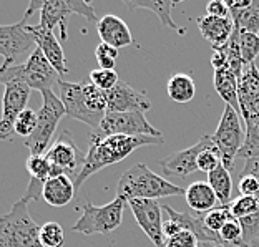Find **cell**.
I'll use <instances>...</instances> for the list:
<instances>
[{
	"label": "cell",
	"instance_id": "1",
	"mask_svg": "<svg viewBox=\"0 0 259 247\" xmlns=\"http://www.w3.org/2000/svg\"><path fill=\"white\" fill-rule=\"evenodd\" d=\"M164 138L153 136H108L98 141H90V150L85 155L83 166L73 181L75 189L80 187L92 174L125 160L135 150L148 144H163Z\"/></svg>",
	"mask_w": 259,
	"mask_h": 247
},
{
	"label": "cell",
	"instance_id": "2",
	"mask_svg": "<svg viewBox=\"0 0 259 247\" xmlns=\"http://www.w3.org/2000/svg\"><path fill=\"white\" fill-rule=\"evenodd\" d=\"M185 196V189L181 186L169 183L166 178L153 173L143 163L133 164L121 174L116 186V196L132 201V199H158L171 197V196Z\"/></svg>",
	"mask_w": 259,
	"mask_h": 247
},
{
	"label": "cell",
	"instance_id": "3",
	"mask_svg": "<svg viewBox=\"0 0 259 247\" xmlns=\"http://www.w3.org/2000/svg\"><path fill=\"white\" fill-rule=\"evenodd\" d=\"M57 76L58 73L44 57L40 48H35L25 63L12 65L4 62L0 67V83H22L27 85L30 90H38L40 93L52 90L55 81L60 80Z\"/></svg>",
	"mask_w": 259,
	"mask_h": 247
},
{
	"label": "cell",
	"instance_id": "4",
	"mask_svg": "<svg viewBox=\"0 0 259 247\" xmlns=\"http://www.w3.org/2000/svg\"><path fill=\"white\" fill-rule=\"evenodd\" d=\"M40 226L28 213L27 201H17L0 217V247H42L38 242Z\"/></svg>",
	"mask_w": 259,
	"mask_h": 247
},
{
	"label": "cell",
	"instance_id": "5",
	"mask_svg": "<svg viewBox=\"0 0 259 247\" xmlns=\"http://www.w3.org/2000/svg\"><path fill=\"white\" fill-rule=\"evenodd\" d=\"M42 107L37 111V126L23 144L27 146L32 156H40L47 153L50 146V139L55 134V129L65 115V107L60 96H57L52 90L42 91Z\"/></svg>",
	"mask_w": 259,
	"mask_h": 247
},
{
	"label": "cell",
	"instance_id": "6",
	"mask_svg": "<svg viewBox=\"0 0 259 247\" xmlns=\"http://www.w3.org/2000/svg\"><path fill=\"white\" fill-rule=\"evenodd\" d=\"M125 203V199L118 196L105 206L85 203L81 208V216L72 226V231L85 234V236H93V234L108 236L121 226Z\"/></svg>",
	"mask_w": 259,
	"mask_h": 247
},
{
	"label": "cell",
	"instance_id": "7",
	"mask_svg": "<svg viewBox=\"0 0 259 247\" xmlns=\"http://www.w3.org/2000/svg\"><path fill=\"white\" fill-rule=\"evenodd\" d=\"M244 129L241 125V116L234 108L225 107L218 128L213 134V143L221 156V163L229 173L234 169V160L238 158L244 144Z\"/></svg>",
	"mask_w": 259,
	"mask_h": 247
},
{
	"label": "cell",
	"instance_id": "8",
	"mask_svg": "<svg viewBox=\"0 0 259 247\" xmlns=\"http://www.w3.org/2000/svg\"><path fill=\"white\" fill-rule=\"evenodd\" d=\"M108 136H153L163 138V133L145 118V113H107L97 129L90 134V141Z\"/></svg>",
	"mask_w": 259,
	"mask_h": 247
},
{
	"label": "cell",
	"instance_id": "9",
	"mask_svg": "<svg viewBox=\"0 0 259 247\" xmlns=\"http://www.w3.org/2000/svg\"><path fill=\"white\" fill-rule=\"evenodd\" d=\"M70 14L81 15L88 22L98 23L95 7L87 0H42L40 25L50 32L60 28V37L67 38V20Z\"/></svg>",
	"mask_w": 259,
	"mask_h": 247
},
{
	"label": "cell",
	"instance_id": "10",
	"mask_svg": "<svg viewBox=\"0 0 259 247\" xmlns=\"http://www.w3.org/2000/svg\"><path fill=\"white\" fill-rule=\"evenodd\" d=\"M45 156L52 164V178H55V176H68L73 181L85 161V155L76 146L75 139L68 131H63L57 138L55 143L47 150Z\"/></svg>",
	"mask_w": 259,
	"mask_h": 247
},
{
	"label": "cell",
	"instance_id": "11",
	"mask_svg": "<svg viewBox=\"0 0 259 247\" xmlns=\"http://www.w3.org/2000/svg\"><path fill=\"white\" fill-rule=\"evenodd\" d=\"M58 86H60V100L65 107V115L76 121L85 123L92 129H97L105 115H98L90 108L85 96L83 83H72V81H65L60 78Z\"/></svg>",
	"mask_w": 259,
	"mask_h": 247
},
{
	"label": "cell",
	"instance_id": "12",
	"mask_svg": "<svg viewBox=\"0 0 259 247\" xmlns=\"http://www.w3.org/2000/svg\"><path fill=\"white\" fill-rule=\"evenodd\" d=\"M30 100V88L22 83H7L2 98V118H0V139L9 141L15 134V120L27 108Z\"/></svg>",
	"mask_w": 259,
	"mask_h": 247
},
{
	"label": "cell",
	"instance_id": "13",
	"mask_svg": "<svg viewBox=\"0 0 259 247\" xmlns=\"http://www.w3.org/2000/svg\"><path fill=\"white\" fill-rule=\"evenodd\" d=\"M214 146L213 134H203L196 144L186 150L176 151L173 155L160 160V166L164 174L176 176V178H188L198 171V156L206 148Z\"/></svg>",
	"mask_w": 259,
	"mask_h": 247
},
{
	"label": "cell",
	"instance_id": "14",
	"mask_svg": "<svg viewBox=\"0 0 259 247\" xmlns=\"http://www.w3.org/2000/svg\"><path fill=\"white\" fill-rule=\"evenodd\" d=\"M128 206L141 231L148 236V239L156 247H163V206H160V203L155 201V199H132V201H128Z\"/></svg>",
	"mask_w": 259,
	"mask_h": 247
},
{
	"label": "cell",
	"instance_id": "15",
	"mask_svg": "<svg viewBox=\"0 0 259 247\" xmlns=\"http://www.w3.org/2000/svg\"><path fill=\"white\" fill-rule=\"evenodd\" d=\"M35 38L28 32L27 22L20 20L14 25H0V55L7 63L15 65V60L28 50H35Z\"/></svg>",
	"mask_w": 259,
	"mask_h": 247
},
{
	"label": "cell",
	"instance_id": "16",
	"mask_svg": "<svg viewBox=\"0 0 259 247\" xmlns=\"http://www.w3.org/2000/svg\"><path fill=\"white\" fill-rule=\"evenodd\" d=\"M151 110L150 98L143 91L135 90L126 81L120 80L108 91L107 113H146Z\"/></svg>",
	"mask_w": 259,
	"mask_h": 247
},
{
	"label": "cell",
	"instance_id": "17",
	"mask_svg": "<svg viewBox=\"0 0 259 247\" xmlns=\"http://www.w3.org/2000/svg\"><path fill=\"white\" fill-rule=\"evenodd\" d=\"M239 113L244 121L254 120L259 116V68L256 63L244 67L243 75L238 81Z\"/></svg>",
	"mask_w": 259,
	"mask_h": 247
},
{
	"label": "cell",
	"instance_id": "18",
	"mask_svg": "<svg viewBox=\"0 0 259 247\" xmlns=\"http://www.w3.org/2000/svg\"><path fill=\"white\" fill-rule=\"evenodd\" d=\"M28 32L35 38L37 48H40L44 57L55 68V72L60 76H63L68 72V65L63 54V48L60 45V40L55 37V32L45 30L42 25H28Z\"/></svg>",
	"mask_w": 259,
	"mask_h": 247
},
{
	"label": "cell",
	"instance_id": "19",
	"mask_svg": "<svg viewBox=\"0 0 259 247\" xmlns=\"http://www.w3.org/2000/svg\"><path fill=\"white\" fill-rule=\"evenodd\" d=\"M163 211L168 214L171 221H175L183 231H190L198 237L199 242H213V244H223L220 239V234L211 232L204 226V214L198 213H180L175 211L171 206H163ZM225 245V244H223Z\"/></svg>",
	"mask_w": 259,
	"mask_h": 247
},
{
	"label": "cell",
	"instance_id": "20",
	"mask_svg": "<svg viewBox=\"0 0 259 247\" xmlns=\"http://www.w3.org/2000/svg\"><path fill=\"white\" fill-rule=\"evenodd\" d=\"M97 32L102 38V43H107L113 48L120 50L123 46H130L133 43L132 32L126 25L125 20L113 14L105 15L97 23Z\"/></svg>",
	"mask_w": 259,
	"mask_h": 247
},
{
	"label": "cell",
	"instance_id": "21",
	"mask_svg": "<svg viewBox=\"0 0 259 247\" xmlns=\"http://www.w3.org/2000/svg\"><path fill=\"white\" fill-rule=\"evenodd\" d=\"M198 28L201 32L203 37L208 40L213 46V50L225 46L229 38L234 33V22L233 19H221V17H213V15H203L198 19Z\"/></svg>",
	"mask_w": 259,
	"mask_h": 247
},
{
	"label": "cell",
	"instance_id": "22",
	"mask_svg": "<svg viewBox=\"0 0 259 247\" xmlns=\"http://www.w3.org/2000/svg\"><path fill=\"white\" fill-rule=\"evenodd\" d=\"M185 199L193 213L198 214L208 213V211L214 209L220 204L213 187L209 186L208 181H194V183H191L185 189Z\"/></svg>",
	"mask_w": 259,
	"mask_h": 247
},
{
	"label": "cell",
	"instance_id": "23",
	"mask_svg": "<svg viewBox=\"0 0 259 247\" xmlns=\"http://www.w3.org/2000/svg\"><path fill=\"white\" fill-rule=\"evenodd\" d=\"M75 184L73 179L68 176H55L45 181L42 199L54 208H63L73 199Z\"/></svg>",
	"mask_w": 259,
	"mask_h": 247
},
{
	"label": "cell",
	"instance_id": "24",
	"mask_svg": "<svg viewBox=\"0 0 259 247\" xmlns=\"http://www.w3.org/2000/svg\"><path fill=\"white\" fill-rule=\"evenodd\" d=\"M125 5L132 10L146 9V10L155 12L163 27H166L169 30H175L178 33H185L183 28H180L175 23V20L171 19V9L176 5V2H173V0H135V2H132V0H125Z\"/></svg>",
	"mask_w": 259,
	"mask_h": 247
},
{
	"label": "cell",
	"instance_id": "25",
	"mask_svg": "<svg viewBox=\"0 0 259 247\" xmlns=\"http://www.w3.org/2000/svg\"><path fill=\"white\" fill-rule=\"evenodd\" d=\"M238 78L229 68L214 70V88L216 93L226 102L228 107L234 108L239 113V100H238ZM241 115V113H239Z\"/></svg>",
	"mask_w": 259,
	"mask_h": 247
},
{
	"label": "cell",
	"instance_id": "26",
	"mask_svg": "<svg viewBox=\"0 0 259 247\" xmlns=\"http://www.w3.org/2000/svg\"><path fill=\"white\" fill-rule=\"evenodd\" d=\"M166 93L175 103L185 105V103H190L194 98V95H196V85H194V80L191 78V75L175 73L171 78L168 80Z\"/></svg>",
	"mask_w": 259,
	"mask_h": 247
},
{
	"label": "cell",
	"instance_id": "27",
	"mask_svg": "<svg viewBox=\"0 0 259 247\" xmlns=\"http://www.w3.org/2000/svg\"><path fill=\"white\" fill-rule=\"evenodd\" d=\"M208 183L213 187V191L218 197L220 206H229L231 204V194H233V179L231 173L223 166L216 168L213 173L208 174Z\"/></svg>",
	"mask_w": 259,
	"mask_h": 247
},
{
	"label": "cell",
	"instance_id": "28",
	"mask_svg": "<svg viewBox=\"0 0 259 247\" xmlns=\"http://www.w3.org/2000/svg\"><path fill=\"white\" fill-rule=\"evenodd\" d=\"M234 28L239 32L259 33V0H252L251 5L243 12L231 14Z\"/></svg>",
	"mask_w": 259,
	"mask_h": 247
},
{
	"label": "cell",
	"instance_id": "29",
	"mask_svg": "<svg viewBox=\"0 0 259 247\" xmlns=\"http://www.w3.org/2000/svg\"><path fill=\"white\" fill-rule=\"evenodd\" d=\"M238 156L246 161L251 160V158H259V116L254 120L246 121L244 144Z\"/></svg>",
	"mask_w": 259,
	"mask_h": 247
},
{
	"label": "cell",
	"instance_id": "30",
	"mask_svg": "<svg viewBox=\"0 0 259 247\" xmlns=\"http://www.w3.org/2000/svg\"><path fill=\"white\" fill-rule=\"evenodd\" d=\"M38 242L42 247H62L65 244V231L58 222H45L40 226Z\"/></svg>",
	"mask_w": 259,
	"mask_h": 247
},
{
	"label": "cell",
	"instance_id": "31",
	"mask_svg": "<svg viewBox=\"0 0 259 247\" xmlns=\"http://www.w3.org/2000/svg\"><path fill=\"white\" fill-rule=\"evenodd\" d=\"M229 211L234 219H243L259 213V196H239L229 204Z\"/></svg>",
	"mask_w": 259,
	"mask_h": 247
},
{
	"label": "cell",
	"instance_id": "32",
	"mask_svg": "<svg viewBox=\"0 0 259 247\" xmlns=\"http://www.w3.org/2000/svg\"><path fill=\"white\" fill-rule=\"evenodd\" d=\"M239 50H241V57H243L244 67L254 63L256 57L259 55V33L239 32Z\"/></svg>",
	"mask_w": 259,
	"mask_h": 247
},
{
	"label": "cell",
	"instance_id": "33",
	"mask_svg": "<svg viewBox=\"0 0 259 247\" xmlns=\"http://www.w3.org/2000/svg\"><path fill=\"white\" fill-rule=\"evenodd\" d=\"M25 166H27V171L30 173L32 179H37V181L45 183L47 179L52 178V164L49 160H47L45 155H40V156L30 155Z\"/></svg>",
	"mask_w": 259,
	"mask_h": 247
},
{
	"label": "cell",
	"instance_id": "34",
	"mask_svg": "<svg viewBox=\"0 0 259 247\" xmlns=\"http://www.w3.org/2000/svg\"><path fill=\"white\" fill-rule=\"evenodd\" d=\"M220 234L221 242L225 245H233V247H244L243 240V227H241L238 219H229L225 226L221 227Z\"/></svg>",
	"mask_w": 259,
	"mask_h": 247
},
{
	"label": "cell",
	"instance_id": "35",
	"mask_svg": "<svg viewBox=\"0 0 259 247\" xmlns=\"http://www.w3.org/2000/svg\"><path fill=\"white\" fill-rule=\"evenodd\" d=\"M229 219H233V214L229 211V206H216L214 209L204 213V226L211 232H220L221 227L226 224Z\"/></svg>",
	"mask_w": 259,
	"mask_h": 247
},
{
	"label": "cell",
	"instance_id": "36",
	"mask_svg": "<svg viewBox=\"0 0 259 247\" xmlns=\"http://www.w3.org/2000/svg\"><path fill=\"white\" fill-rule=\"evenodd\" d=\"M120 81L118 78V73L115 70H103V68H97L93 70L90 73V83L95 85L97 88L103 91H110L116 83Z\"/></svg>",
	"mask_w": 259,
	"mask_h": 247
},
{
	"label": "cell",
	"instance_id": "37",
	"mask_svg": "<svg viewBox=\"0 0 259 247\" xmlns=\"http://www.w3.org/2000/svg\"><path fill=\"white\" fill-rule=\"evenodd\" d=\"M35 126H37V111L25 108L15 120V134L27 139L33 133Z\"/></svg>",
	"mask_w": 259,
	"mask_h": 247
},
{
	"label": "cell",
	"instance_id": "38",
	"mask_svg": "<svg viewBox=\"0 0 259 247\" xmlns=\"http://www.w3.org/2000/svg\"><path fill=\"white\" fill-rule=\"evenodd\" d=\"M221 156L218 153L216 146H211V148H206L199 153L198 156V171L201 173H213L216 168L221 166Z\"/></svg>",
	"mask_w": 259,
	"mask_h": 247
},
{
	"label": "cell",
	"instance_id": "39",
	"mask_svg": "<svg viewBox=\"0 0 259 247\" xmlns=\"http://www.w3.org/2000/svg\"><path fill=\"white\" fill-rule=\"evenodd\" d=\"M116 58H118V50L107 43H100L95 48V60L100 68L103 70H115Z\"/></svg>",
	"mask_w": 259,
	"mask_h": 247
},
{
	"label": "cell",
	"instance_id": "40",
	"mask_svg": "<svg viewBox=\"0 0 259 247\" xmlns=\"http://www.w3.org/2000/svg\"><path fill=\"white\" fill-rule=\"evenodd\" d=\"M241 227H243V240H244V247H248L249 244L259 240V213L243 217V219H238Z\"/></svg>",
	"mask_w": 259,
	"mask_h": 247
},
{
	"label": "cell",
	"instance_id": "41",
	"mask_svg": "<svg viewBox=\"0 0 259 247\" xmlns=\"http://www.w3.org/2000/svg\"><path fill=\"white\" fill-rule=\"evenodd\" d=\"M163 247H199V240L190 231H181L176 236L164 240Z\"/></svg>",
	"mask_w": 259,
	"mask_h": 247
},
{
	"label": "cell",
	"instance_id": "42",
	"mask_svg": "<svg viewBox=\"0 0 259 247\" xmlns=\"http://www.w3.org/2000/svg\"><path fill=\"white\" fill-rule=\"evenodd\" d=\"M238 189L241 196H259V181L254 176H241Z\"/></svg>",
	"mask_w": 259,
	"mask_h": 247
},
{
	"label": "cell",
	"instance_id": "43",
	"mask_svg": "<svg viewBox=\"0 0 259 247\" xmlns=\"http://www.w3.org/2000/svg\"><path fill=\"white\" fill-rule=\"evenodd\" d=\"M206 15L221 17V19H229L231 17V10H229L228 4L225 0H213L206 5Z\"/></svg>",
	"mask_w": 259,
	"mask_h": 247
},
{
	"label": "cell",
	"instance_id": "44",
	"mask_svg": "<svg viewBox=\"0 0 259 247\" xmlns=\"http://www.w3.org/2000/svg\"><path fill=\"white\" fill-rule=\"evenodd\" d=\"M211 65H213L214 70L228 68V55H226L225 46H221V48L214 50L213 57H211Z\"/></svg>",
	"mask_w": 259,
	"mask_h": 247
},
{
	"label": "cell",
	"instance_id": "45",
	"mask_svg": "<svg viewBox=\"0 0 259 247\" xmlns=\"http://www.w3.org/2000/svg\"><path fill=\"white\" fill-rule=\"evenodd\" d=\"M254 176V178L259 181V158H251L244 163V168H243V173L241 176Z\"/></svg>",
	"mask_w": 259,
	"mask_h": 247
},
{
	"label": "cell",
	"instance_id": "46",
	"mask_svg": "<svg viewBox=\"0 0 259 247\" xmlns=\"http://www.w3.org/2000/svg\"><path fill=\"white\" fill-rule=\"evenodd\" d=\"M181 231H183V229H181L171 219H168L166 222H163V236H164V240L169 239V237H173V236H176V234L181 232Z\"/></svg>",
	"mask_w": 259,
	"mask_h": 247
},
{
	"label": "cell",
	"instance_id": "47",
	"mask_svg": "<svg viewBox=\"0 0 259 247\" xmlns=\"http://www.w3.org/2000/svg\"><path fill=\"white\" fill-rule=\"evenodd\" d=\"M252 0H228V7L229 10H231V14H234V12H243L246 10L251 5Z\"/></svg>",
	"mask_w": 259,
	"mask_h": 247
},
{
	"label": "cell",
	"instance_id": "48",
	"mask_svg": "<svg viewBox=\"0 0 259 247\" xmlns=\"http://www.w3.org/2000/svg\"><path fill=\"white\" fill-rule=\"evenodd\" d=\"M199 247H233V245H223V244H213V242H199Z\"/></svg>",
	"mask_w": 259,
	"mask_h": 247
},
{
	"label": "cell",
	"instance_id": "49",
	"mask_svg": "<svg viewBox=\"0 0 259 247\" xmlns=\"http://www.w3.org/2000/svg\"><path fill=\"white\" fill-rule=\"evenodd\" d=\"M248 247H259V240H256V242H252V244H249Z\"/></svg>",
	"mask_w": 259,
	"mask_h": 247
}]
</instances>
